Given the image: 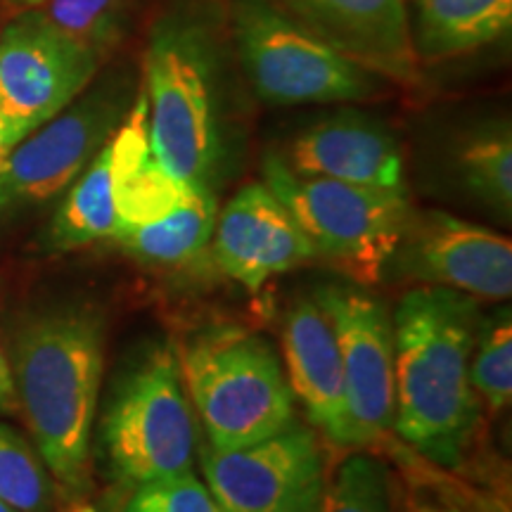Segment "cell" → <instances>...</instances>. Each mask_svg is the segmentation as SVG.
<instances>
[{"mask_svg": "<svg viewBox=\"0 0 512 512\" xmlns=\"http://www.w3.org/2000/svg\"><path fill=\"white\" fill-rule=\"evenodd\" d=\"M102 57L60 34L36 8L0 31V143L10 150L86 91Z\"/></svg>", "mask_w": 512, "mask_h": 512, "instance_id": "obj_9", "label": "cell"}, {"mask_svg": "<svg viewBox=\"0 0 512 512\" xmlns=\"http://www.w3.org/2000/svg\"><path fill=\"white\" fill-rule=\"evenodd\" d=\"M211 252L223 275L259 292L275 275L316 259L311 240L264 183H247L216 216Z\"/></svg>", "mask_w": 512, "mask_h": 512, "instance_id": "obj_13", "label": "cell"}, {"mask_svg": "<svg viewBox=\"0 0 512 512\" xmlns=\"http://www.w3.org/2000/svg\"><path fill=\"white\" fill-rule=\"evenodd\" d=\"M5 3H12V5H22V8H36V5H41L43 0H5Z\"/></svg>", "mask_w": 512, "mask_h": 512, "instance_id": "obj_28", "label": "cell"}, {"mask_svg": "<svg viewBox=\"0 0 512 512\" xmlns=\"http://www.w3.org/2000/svg\"><path fill=\"white\" fill-rule=\"evenodd\" d=\"M453 166L472 197L510 221L512 133L508 121H491L460 136L453 147Z\"/></svg>", "mask_w": 512, "mask_h": 512, "instance_id": "obj_20", "label": "cell"}, {"mask_svg": "<svg viewBox=\"0 0 512 512\" xmlns=\"http://www.w3.org/2000/svg\"><path fill=\"white\" fill-rule=\"evenodd\" d=\"M389 271L418 285L503 302L512 294V242L446 211H422L408 219Z\"/></svg>", "mask_w": 512, "mask_h": 512, "instance_id": "obj_12", "label": "cell"}, {"mask_svg": "<svg viewBox=\"0 0 512 512\" xmlns=\"http://www.w3.org/2000/svg\"><path fill=\"white\" fill-rule=\"evenodd\" d=\"M72 512H98V510H93L91 505H76Z\"/></svg>", "mask_w": 512, "mask_h": 512, "instance_id": "obj_31", "label": "cell"}, {"mask_svg": "<svg viewBox=\"0 0 512 512\" xmlns=\"http://www.w3.org/2000/svg\"><path fill=\"white\" fill-rule=\"evenodd\" d=\"M318 512H394L387 465L368 453H351L328 477Z\"/></svg>", "mask_w": 512, "mask_h": 512, "instance_id": "obj_24", "label": "cell"}, {"mask_svg": "<svg viewBox=\"0 0 512 512\" xmlns=\"http://www.w3.org/2000/svg\"><path fill=\"white\" fill-rule=\"evenodd\" d=\"M17 415H22V408H19L15 375L8 354L0 347V418H17Z\"/></svg>", "mask_w": 512, "mask_h": 512, "instance_id": "obj_26", "label": "cell"}, {"mask_svg": "<svg viewBox=\"0 0 512 512\" xmlns=\"http://www.w3.org/2000/svg\"><path fill=\"white\" fill-rule=\"evenodd\" d=\"M470 382L489 413H503L512 401V311L501 306L479 318L470 358Z\"/></svg>", "mask_w": 512, "mask_h": 512, "instance_id": "obj_21", "label": "cell"}, {"mask_svg": "<svg viewBox=\"0 0 512 512\" xmlns=\"http://www.w3.org/2000/svg\"><path fill=\"white\" fill-rule=\"evenodd\" d=\"M46 22L105 60L124 38L131 0H43Z\"/></svg>", "mask_w": 512, "mask_h": 512, "instance_id": "obj_22", "label": "cell"}, {"mask_svg": "<svg viewBox=\"0 0 512 512\" xmlns=\"http://www.w3.org/2000/svg\"><path fill=\"white\" fill-rule=\"evenodd\" d=\"M5 159H8V150H5V147H3V143H0V169H3Z\"/></svg>", "mask_w": 512, "mask_h": 512, "instance_id": "obj_29", "label": "cell"}, {"mask_svg": "<svg viewBox=\"0 0 512 512\" xmlns=\"http://www.w3.org/2000/svg\"><path fill=\"white\" fill-rule=\"evenodd\" d=\"M221 31L202 10L174 8L152 24L143 57L150 152L169 174L209 185L221 159Z\"/></svg>", "mask_w": 512, "mask_h": 512, "instance_id": "obj_3", "label": "cell"}, {"mask_svg": "<svg viewBox=\"0 0 512 512\" xmlns=\"http://www.w3.org/2000/svg\"><path fill=\"white\" fill-rule=\"evenodd\" d=\"M178 366L207 446L228 451L294 420V396L271 342L242 325H214L183 344Z\"/></svg>", "mask_w": 512, "mask_h": 512, "instance_id": "obj_4", "label": "cell"}, {"mask_svg": "<svg viewBox=\"0 0 512 512\" xmlns=\"http://www.w3.org/2000/svg\"><path fill=\"white\" fill-rule=\"evenodd\" d=\"M479 318L475 297L437 285L408 290L392 316V430L441 467L463 463L482 415L470 382Z\"/></svg>", "mask_w": 512, "mask_h": 512, "instance_id": "obj_1", "label": "cell"}, {"mask_svg": "<svg viewBox=\"0 0 512 512\" xmlns=\"http://www.w3.org/2000/svg\"><path fill=\"white\" fill-rule=\"evenodd\" d=\"M413 48L437 64L491 46L510 31L512 0H411Z\"/></svg>", "mask_w": 512, "mask_h": 512, "instance_id": "obj_17", "label": "cell"}, {"mask_svg": "<svg viewBox=\"0 0 512 512\" xmlns=\"http://www.w3.org/2000/svg\"><path fill=\"white\" fill-rule=\"evenodd\" d=\"M136 95L128 69L102 76L12 147L0 169V226L67 190L114 136Z\"/></svg>", "mask_w": 512, "mask_h": 512, "instance_id": "obj_8", "label": "cell"}, {"mask_svg": "<svg viewBox=\"0 0 512 512\" xmlns=\"http://www.w3.org/2000/svg\"><path fill=\"white\" fill-rule=\"evenodd\" d=\"M285 377L306 418L332 444L344 446L347 401H344L342 356L328 311L316 294L297 299L283 325Z\"/></svg>", "mask_w": 512, "mask_h": 512, "instance_id": "obj_16", "label": "cell"}, {"mask_svg": "<svg viewBox=\"0 0 512 512\" xmlns=\"http://www.w3.org/2000/svg\"><path fill=\"white\" fill-rule=\"evenodd\" d=\"M228 38L252 91L268 105L373 100L384 79L337 53L273 0H230Z\"/></svg>", "mask_w": 512, "mask_h": 512, "instance_id": "obj_6", "label": "cell"}, {"mask_svg": "<svg viewBox=\"0 0 512 512\" xmlns=\"http://www.w3.org/2000/svg\"><path fill=\"white\" fill-rule=\"evenodd\" d=\"M363 69L411 86L420 79L408 0H273Z\"/></svg>", "mask_w": 512, "mask_h": 512, "instance_id": "obj_14", "label": "cell"}, {"mask_svg": "<svg viewBox=\"0 0 512 512\" xmlns=\"http://www.w3.org/2000/svg\"><path fill=\"white\" fill-rule=\"evenodd\" d=\"M313 294L328 311L342 356L344 446L377 444L394 427L392 313L361 285H323Z\"/></svg>", "mask_w": 512, "mask_h": 512, "instance_id": "obj_11", "label": "cell"}, {"mask_svg": "<svg viewBox=\"0 0 512 512\" xmlns=\"http://www.w3.org/2000/svg\"><path fill=\"white\" fill-rule=\"evenodd\" d=\"M280 157L299 176L403 190L399 140L387 124L363 112L344 110L316 121Z\"/></svg>", "mask_w": 512, "mask_h": 512, "instance_id": "obj_15", "label": "cell"}, {"mask_svg": "<svg viewBox=\"0 0 512 512\" xmlns=\"http://www.w3.org/2000/svg\"><path fill=\"white\" fill-rule=\"evenodd\" d=\"M114 178H117V155L110 138L79 178L69 185L67 197L55 211L46 235L50 252H74L98 240L112 238Z\"/></svg>", "mask_w": 512, "mask_h": 512, "instance_id": "obj_19", "label": "cell"}, {"mask_svg": "<svg viewBox=\"0 0 512 512\" xmlns=\"http://www.w3.org/2000/svg\"><path fill=\"white\" fill-rule=\"evenodd\" d=\"M0 512H17L15 508H12V505H8L3 501V498H0Z\"/></svg>", "mask_w": 512, "mask_h": 512, "instance_id": "obj_30", "label": "cell"}, {"mask_svg": "<svg viewBox=\"0 0 512 512\" xmlns=\"http://www.w3.org/2000/svg\"><path fill=\"white\" fill-rule=\"evenodd\" d=\"M261 174V183L285 204L316 256L361 287L377 285L389 273V261L413 214L406 190L299 176L278 152L264 159Z\"/></svg>", "mask_w": 512, "mask_h": 512, "instance_id": "obj_5", "label": "cell"}, {"mask_svg": "<svg viewBox=\"0 0 512 512\" xmlns=\"http://www.w3.org/2000/svg\"><path fill=\"white\" fill-rule=\"evenodd\" d=\"M216 216H219V207H216L214 192L209 185H197L188 200L164 214L162 219L117 230L112 240L143 264H185L209 247Z\"/></svg>", "mask_w": 512, "mask_h": 512, "instance_id": "obj_18", "label": "cell"}, {"mask_svg": "<svg viewBox=\"0 0 512 512\" xmlns=\"http://www.w3.org/2000/svg\"><path fill=\"white\" fill-rule=\"evenodd\" d=\"M204 484L221 512H318L328 465L311 427L290 422L254 444L202 446Z\"/></svg>", "mask_w": 512, "mask_h": 512, "instance_id": "obj_10", "label": "cell"}, {"mask_svg": "<svg viewBox=\"0 0 512 512\" xmlns=\"http://www.w3.org/2000/svg\"><path fill=\"white\" fill-rule=\"evenodd\" d=\"M0 498L17 512H53L55 482L36 446L0 422Z\"/></svg>", "mask_w": 512, "mask_h": 512, "instance_id": "obj_23", "label": "cell"}, {"mask_svg": "<svg viewBox=\"0 0 512 512\" xmlns=\"http://www.w3.org/2000/svg\"><path fill=\"white\" fill-rule=\"evenodd\" d=\"M403 512H470L463 505L448 503V501H434V498H418L406 496L403 501Z\"/></svg>", "mask_w": 512, "mask_h": 512, "instance_id": "obj_27", "label": "cell"}, {"mask_svg": "<svg viewBox=\"0 0 512 512\" xmlns=\"http://www.w3.org/2000/svg\"><path fill=\"white\" fill-rule=\"evenodd\" d=\"M10 363L31 444L55 482L81 494L105 370V318L91 304L29 313L12 339Z\"/></svg>", "mask_w": 512, "mask_h": 512, "instance_id": "obj_2", "label": "cell"}, {"mask_svg": "<svg viewBox=\"0 0 512 512\" xmlns=\"http://www.w3.org/2000/svg\"><path fill=\"white\" fill-rule=\"evenodd\" d=\"M126 512H221L214 496L195 475V470L183 472L157 482L136 486Z\"/></svg>", "mask_w": 512, "mask_h": 512, "instance_id": "obj_25", "label": "cell"}, {"mask_svg": "<svg viewBox=\"0 0 512 512\" xmlns=\"http://www.w3.org/2000/svg\"><path fill=\"white\" fill-rule=\"evenodd\" d=\"M102 444L119 482L140 486L190 472L197 422L171 344L150 349L117 384Z\"/></svg>", "mask_w": 512, "mask_h": 512, "instance_id": "obj_7", "label": "cell"}]
</instances>
